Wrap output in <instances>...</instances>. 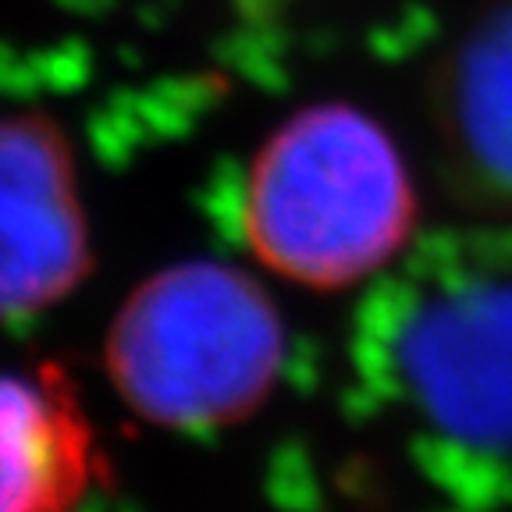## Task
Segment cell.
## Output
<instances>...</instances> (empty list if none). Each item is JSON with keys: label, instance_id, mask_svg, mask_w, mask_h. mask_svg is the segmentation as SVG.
I'll list each match as a JSON object with an SVG mask.
<instances>
[{"label": "cell", "instance_id": "8992f818", "mask_svg": "<svg viewBox=\"0 0 512 512\" xmlns=\"http://www.w3.org/2000/svg\"><path fill=\"white\" fill-rule=\"evenodd\" d=\"M431 104L459 192L480 207H512V8L488 15L452 47Z\"/></svg>", "mask_w": 512, "mask_h": 512}, {"label": "cell", "instance_id": "3957f363", "mask_svg": "<svg viewBox=\"0 0 512 512\" xmlns=\"http://www.w3.org/2000/svg\"><path fill=\"white\" fill-rule=\"evenodd\" d=\"M93 264L79 164L54 118L0 114V320L40 317Z\"/></svg>", "mask_w": 512, "mask_h": 512}, {"label": "cell", "instance_id": "7a4b0ae2", "mask_svg": "<svg viewBox=\"0 0 512 512\" xmlns=\"http://www.w3.org/2000/svg\"><path fill=\"white\" fill-rule=\"evenodd\" d=\"M285 349L281 313L260 281L221 260H182L125 296L104 370L146 424L217 431L271 399Z\"/></svg>", "mask_w": 512, "mask_h": 512}, {"label": "cell", "instance_id": "6da1fadb", "mask_svg": "<svg viewBox=\"0 0 512 512\" xmlns=\"http://www.w3.org/2000/svg\"><path fill=\"white\" fill-rule=\"evenodd\" d=\"M239 217L267 271L338 292L367 281L406 246L416 185L381 121L352 104H313L256 150Z\"/></svg>", "mask_w": 512, "mask_h": 512}, {"label": "cell", "instance_id": "277c9868", "mask_svg": "<svg viewBox=\"0 0 512 512\" xmlns=\"http://www.w3.org/2000/svg\"><path fill=\"white\" fill-rule=\"evenodd\" d=\"M399 374L438 431L512 448V285H463L402 324Z\"/></svg>", "mask_w": 512, "mask_h": 512}, {"label": "cell", "instance_id": "5b68a950", "mask_svg": "<svg viewBox=\"0 0 512 512\" xmlns=\"http://www.w3.org/2000/svg\"><path fill=\"white\" fill-rule=\"evenodd\" d=\"M107 456L61 367L0 370V512H79Z\"/></svg>", "mask_w": 512, "mask_h": 512}]
</instances>
